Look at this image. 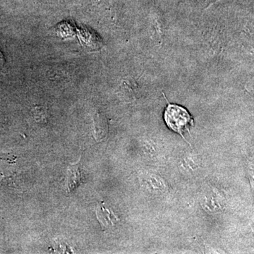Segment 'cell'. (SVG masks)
Returning <instances> with one entry per match:
<instances>
[{
	"label": "cell",
	"instance_id": "6da1fadb",
	"mask_svg": "<svg viewBox=\"0 0 254 254\" xmlns=\"http://www.w3.org/2000/svg\"><path fill=\"white\" fill-rule=\"evenodd\" d=\"M164 119L169 128L180 133L183 138L184 132L190 131V127L193 123V118L185 108L174 104H168Z\"/></svg>",
	"mask_w": 254,
	"mask_h": 254
},
{
	"label": "cell",
	"instance_id": "7a4b0ae2",
	"mask_svg": "<svg viewBox=\"0 0 254 254\" xmlns=\"http://www.w3.org/2000/svg\"><path fill=\"white\" fill-rule=\"evenodd\" d=\"M83 175L79 163L68 166L66 183L68 192L72 191L75 189L77 188L83 182Z\"/></svg>",
	"mask_w": 254,
	"mask_h": 254
},
{
	"label": "cell",
	"instance_id": "3957f363",
	"mask_svg": "<svg viewBox=\"0 0 254 254\" xmlns=\"http://www.w3.org/2000/svg\"><path fill=\"white\" fill-rule=\"evenodd\" d=\"M5 64V60L4 56H3L2 53L0 51V72L2 71L3 68H4Z\"/></svg>",
	"mask_w": 254,
	"mask_h": 254
}]
</instances>
